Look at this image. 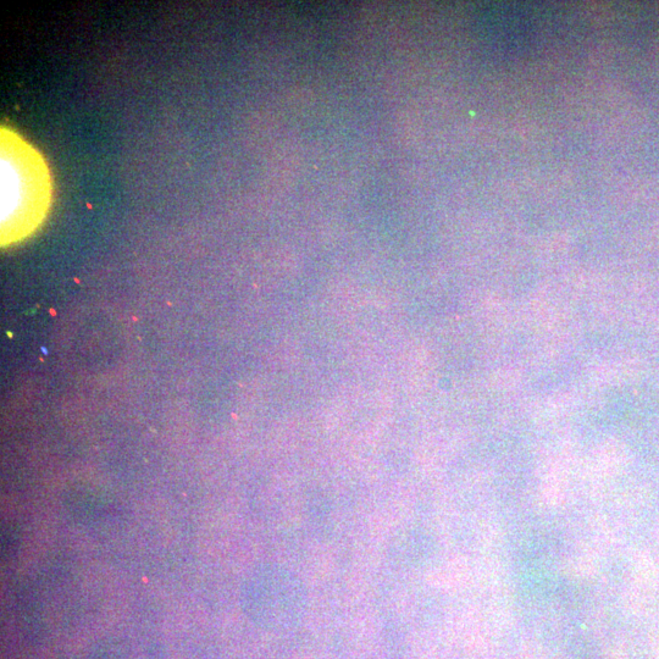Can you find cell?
Wrapping results in <instances>:
<instances>
[{
  "mask_svg": "<svg viewBox=\"0 0 659 659\" xmlns=\"http://www.w3.org/2000/svg\"><path fill=\"white\" fill-rule=\"evenodd\" d=\"M3 245L18 242L41 225L52 202V177L42 154L18 134H0Z\"/></svg>",
  "mask_w": 659,
  "mask_h": 659,
  "instance_id": "obj_1",
  "label": "cell"
}]
</instances>
